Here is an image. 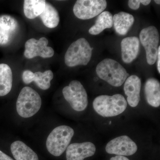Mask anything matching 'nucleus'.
<instances>
[{
  "instance_id": "f257e3e1",
  "label": "nucleus",
  "mask_w": 160,
  "mask_h": 160,
  "mask_svg": "<svg viewBox=\"0 0 160 160\" xmlns=\"http://www.w3.org/2000/svg\"><path fill=\"white\" fill-rule=\"evenodd\" d=\"M96 71L100 78L114 87L122 86L129 76L126 69L119 63L110 58L100 62Z\"/></svg>"
},
{
  "instance_id": "f03ea898",
  "label": "nucleus",
  "mask_w": 160,
  "mask_h": 160,
  "mask_svg": "<svg viewBox=\"0 0 160 160\" xmlns=\"http://www.w3.org/2000/svg\"><path fill=\"white\" fill-rule=\"evenodd\" d=\"M93 107L100 115L103 117H111L124 112L127 107V102L122 94H116L112 96L101 95L93 101Z\"/></svg>"
},
{
  "instance_id": "7ed1b4c3",
  "label": "nucleus",
  "mask_w": 160,
  "mask_h": 160,
  "mask_svg": "<svg viewBox=\"0 0 160 160\" xmlns=\"http://www.w3.org/2000/svg\"><path fill=\"white\" fill-rule=\"evenodd\" d=\"M74 134V130L69 126L57 127L47 138L46 142L47 150L52 155L60 156L67 149Z\"/></svg>"
},
{
  "instance_id": "20e7f679",
  "label": "nucleus",
  "mask_w": 160,
  "mask_h": 160,
  "mask_svg": "<svg viewBox=\"0 0 160 160\" xmlns=\"http://www.w3.org/2000/svg\"><path fill=\"white\" fill-rule=\"evenodd\" d=\"M42 99L38 93L31 87H25L20 92L16 103L17 111L20 116L29 118L40 110Z\"/></svg>"
},
{
  "instance_id": "39448f33",
  "label": "nucleus",
  "mask_w": 160,
  "mask_h": 160,
  "mask_svg": "<svg viewBox=\"0 0 160 160\" xmlns=\"http://www.w3.org/2000/svg\"><path fill=\"white\" fill-rule=\"evenodd\" d=\"M93 48L88 41L81 38L72 43L65 56V62L69 67L86 66L91 60Z\"/></svg>"
},
{
  "instance_id": "423d86ee",
  "label": "nucleus",
  "mask_w": 160,
  "mask_h": 160,
  "mask_svg": "<svg viewBox=\"0 0 160 160\" xmlns=\"http://www.w3.org/2000/svg\"><path fill=\"white\" fill-rule=\"evenodd\" d=\"M62 93L65 99L75 111H82L88 106L87 92L82 83L79 81H72L69 86L63 88Z\"/></svg>"
},
{
  "instance_id": "0eeeda50",
  "label": "nucleus",
  "mask_w": 160,
  "mask_h": 160,
  "mask_svg": "<svg viewBox=\"0 0 160 160\" xmlns=\"http://www.w3.org/2000/svg\"><path fill=\"white\" fill-rule=\"evenodd\" d=\"M140 39L146 50V59L149 65H153L157 61L159 42V35L157 29L150 26L142 29Z\"/></svg>"
},
{
  "instance_id": "6e6552de",
  "label": "nucleus",
  "mask_w": 160,
  "mask_h": 160,
  "mask_svg": "<svg viewBox=\"0 0 160 160\" xmlns=\"http://www.w3.org/2000/svg\"><path fill=\"white\" fill-rule=\"evenodd\" d=\"M107 5L105 0H78L73 6V13L80 19H90L103 12Z\"/></svg>"
},
{
  "instance_id": "1a4fd4ad",
  "label": "nucleus",
  "mask_w": 160,
  "mask_h": 160,
  "mask_svg": "<svg viewBox=\"0 0 160 160\" xmlns=\"http://www.w3.org/2000/svg\"><path fill=\"white\" fill-rule=\"evenodd\" d=\"M48 40L46 38H41L38 40L34 38L28 40L25 44L24 55L28 59L39 56L43 58L52 57L54 51L51 47L47 46Z\"/></svg>"
},
{
  "instance_id": "9d476101",
  "label": "nucleus",
  "mask_w": 160,
  "mask_h": 160,
  "mask_svg": "<svg viewBox=\"0 0 160 160\" xmlns=\"http://www.w3.org/2000/svg\"><path fill=\"white\" fill-rule=\"evenodd\" d=\"M106 151L109 154L119 156H130L138 150L136 144L127 136H122L113 139L108 142Z\"/></svg>"
},
{
  "instance_id": "9b49d317",
  "label": "nucleus",
  "mask_w": 160,
  "mask_h": 160,
  "mask_svg": "<svg viewBox=\"0 0 160 160\" xmlns=\"http://www.w3.org/2000/svg\"><path fill=\"white\" fill-rule=\"evenodd\" d=\"M95 152V146L90 142L72 143L66 149V159L83 160L86 158L92 156Z\"/></svg>"
},
{
  "instance_id": "f8f14e48",
  "label": "nucleus",
  "mask_w": 160,
  "mask_h": 160,
  "mask_svg": "<svg viewBox=\"0 0 160 160\" xmlns=\"http://www.w3.org/2000/svg\"><path fill=\"white\" fill-rule=\"evenodd\" d=\"M53 74L50 70H46L44 72H37L33 73L29 70L23 72L22 78L25 84H30L34 82L38 87L42 90H47L51 86V81L53 79Z\"/></svg>"
},
{
  "instance_id": "ddd939ff",
  "label": "nucleus",
  "mask_w": 160,
  "mask_h": 160,
  "mask_svg": "<svg viewBox=\"0 0 160 160\" xmlns=\"http://www.w3.org/2000/svg\"><path fill=\"white\" fill-rule=\"evenodd\" d=\"M141 81L138 77L132 75L127 78L124 84V90L127 96V102L132 107L137 106L140 101Z\"/></svg>"
},
{
  "instance_id": "4468645a",
  "label": "nucleus",
  "mask_w": 160,
  "mask_h": 160,
  "mask_svg": "<svg viewBox=\"0 0 160 160\" xmlns=\"http://www.w3.org/2000/svg\"><path fill=\"white\" fill-rule=\"evenodd\" d=\"M140 41L136 37L125 38L121 42L122 59L124 62L129 64L137 57L139 51Z\"/></svg>"
},
{
  "instance_id": "2eb2a0df",
  "label": "nucleus",
  "mask_w": 160,
  "mask_h": 160,
  "mask_svg": "<svg viewBox=\"0 0 160 160\" xmlns=\"http://www.w3.org/2000/svg\"><path fill=\"white\" fill-rule=\"evenodd\" d=\"M146 101L150 106L158 107L160 105V84L157 79L150 78L146 80L145 85Z\"/></svg>"
},
{
  "instance_id": "dca6fc26",
  "label": "nucleus",
  "mask_w": 160,
  "mask_h": 160,
  "mask_svg": "<svg viewBox=\"0 0 160 160\" xmlns=\"http://www.w3.org/2000/svg\"><path fill=\"white\" fill-rule=\"evenodd\" d=\"M112 21L117 33L125 35L134 23V18L128 12H121L113 16Z\"/></svg>"
},
{
  "instance_id": "f3484780",
  "label": "nucleus",
  "mask_w": 160,
  "mask_h": 160,
  "mask_svg": "<svg viewBox=\"0 0 160 160\" xmlns=\"http://www.w3.org/2000/svg\"><path fill=\"white\" fill-rule=\"evenodd\" d=\"M10 148L12 153L16 160H39L37 154L22 141L13 142Z\"/></svg>"
},
{
  "instance_id": "a211bd4d",
  "label": "nucleus",
  "mask_w": 160,
  "mask_h": 160,
  "mask_svg": "<svg viewBox=\"0 0 160 160\" xmlns=\"http://www.w3.org/2000/svg\"><path fill=\"white\" fill-rule=\"evenodd\" d=\"M12 84V73L11 68L7 64H0V97L6 96L10 92Z\"/></svg>"
},
{
  "instance_id": "6ab92c4d",
  "label": "nucleus",
  "mask_w": 160,
  "mask_h": 160,
  "mask_svg": "<svg viewBox=\"0 0 160 160\" xmlns=\"http://www.w3.org/2000/svg\"><path fill=\"white\" fill-rule=\"evenodd\" d=\"M112 14L109 11L102 12L98 17L94 26L89 30L90 34L96 35L106 29L111 28L113 25Z\"/></svg>"
},
{
  "instance_id": "aec40b11",
  "label": "nucleus",
  "mask_w": 160,
  "mask_h": 160,
  "mask_svg": "<svg viewBox=\"0 0 160 160\" xmlns=\"http://www.w3.org/2000/svg\"><path fill=\"white\" fill-rule=\"evenodd\" d=\"M39 16L44 25L49 28H55L59 23V15L57 10L46 2L44 10Z\"/></svg>"
},
{
  "instance_id": "412c9836",
  "label": "nucleus",
  "mask_w": 160,
  "mask_h": 160,
  "mask_svg": "<svg viewBox=\"0 0 160 160\" xmlns=\"http://www.w3.org/2000/svg\"><path fill=\"white\" fill-rule=\"evenodd\" d=\"M46 3L44 0H25L23 6L25 16L30 19L39 16L44 10Z\"/></svg>"
},
{
  "instance_id": "4be33fe9",
  "label": "nucleus",
  "mask_w": 160,
  "mask_h": 160,
  "mask_svg": "<svg viewBox=\"0 0 160 160\" xmlns=\"http://www.w3.org/2000/svg\"><path fill=\"white\" fill-rule=\"evenodd\" d=\"M17 22L15 19L9 15H3L0 17V27L5 31L10 32L16 29Z\"/></svg>"
},
{
  "instance_id": "5701e85b",
  "label": "nucleus",
  "mask_w": 160,
  "mask_h": 160,
  "mask_svg": "<svg viewBox=\"0 0 160 160\" xmlns=\"http://www.w3.org/2000/svg\"><path fill=\"white\" fill-rule=\"evenodd\" d=\"M9 32L3 30L0 27V45H5L9 41Z\"/></svg>"
},
{
  "instance_id": "b1692460",
  "label": "nucleus",
  "mask_w": 160,
  "mask_h": 160,
  "mask_svg": "<svg viewBox=\"0 0 160 160\" xmlns=\"http://www.w3.org/2000/svg\"><path fill=\"white\" fill-rule=\"evenodd\" d=\"M142 0H129L128 1V6L130 9L137 10L139 8Z\"/></svg>"
},
{
  "instance_id": "393cba45",
  "label": "nucleus",
  "mask_w": 160,
  "mask_h": 160,
  "mask_svg": "<svg viewBox=\"0 0 160 160\" xmlns=\"http://www.w3.org/2000/svg\"><path fill=\"white\" fill-rule=\"evenodd\" d=\"M0 160H14L0 150Z\"/></svg>"
},
{
  "instance_id": "a878e982",
  "label": "nucleus",
  "mask_w": 160,
  "mask_h": 160,
  "mask_svg": "<svg viewBox=\"0 0 160 160\" xmlns=\"http://www.w3.org/2000/svg\"><path fill=\"white\" fill-rule=\"evenodd\" d=\"M157 67L159 73H160V46H159L158 50V53L157 55Z\"/></svg>"
},
{
  "instance_id": "bb28decb",
  "label": "nucleus",
  "mask_w": 160,
  "mask_h": 160,
  "mask_svg": "<svg viewBox=\"0 0 160 160\" xmlns=\"http://www.w3.org/2000/svg\"><path fill=\"white\" fill-rule=\"evenodd\" d=\"M110 160H130L125 157L122 156L117 155L116 156L111 158Z\"/></svg>"
},
{
  "instance_id": "cd10ccee",
  "label": "nucleus",
  "mask_w": 160,
  "mask_h": 160,
  "mask_svg": "<svg viewBox=\"0 0 160 160\" xmlns=\"http://www.w3.org/2000/svg\"><path fill=\"white\" fill-rule=\"evenodd\" d=\"M154 2L156 3H157V4H158V5H160V1H157V0H155Z\"/></svg>"
},
{
  "instance_id": "c85d7f7f",
  "label": "nucleus",
  "mask_w": 160,
  "mask_h": 160,
  "mask_svg": "<svg viewBox=\"0 0 160 160\" xmlns=\"http://www.w3.org/2000/svg\"><path fill=\"white\" fill-rule=\"evenodd\" d=\"M111 122H109V124H110H110H111Z\"/></svg>"
}]
</instances>
